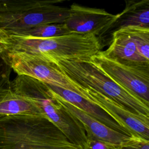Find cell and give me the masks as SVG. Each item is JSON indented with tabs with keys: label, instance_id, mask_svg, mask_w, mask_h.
<instances>
[{
	"label": "cell",
	"instance_id": "20",
	"mask_svg": "<svg viewBox=\"0 0 149 149\" xmlns=\"http://www.w3.org/2000/svg\"><path fill=\"white\" fill-rule=\"evenodd\" d=\"M5 36V34L3 33V31H2L1 29H0V40L3 38Z\"/></svg>",
	"mask_w": 149,
	"mask_h": 149
},
{
	"label": "cell",
	"instance_id": "8",
	"mask_svg": "<svg viewBox=\"0 0 149 149\" xmlns=\"http://www.w3.org/2000/svg\"><path fill=\"white\" fill-rule=\"evenodd\" d=\"M76 85L81 97L104 110L127 132L129 137L149 141V118L130 112L118 103L93 89Z\"/></svg>",
	"mask_w": 149,
	"mask_h": 149
},
{
	"label": "cell",
	"instance_id": "16",
	"mask_svg": "<svg viewBox=\"0 0 149 149\" xmlns=\"http://www.w3.org/2000/svg\"><path fill=\"white\" fill-rule=\"evenodd\" d=\"M123 29L130 36L141 56L149 61V29L139 27Z\"/></svg>",
	"mask_w": 149,
	"mask_h": 149
},
{
	"label": "cell",
	"instance_id": "13",
	"mask_svg": "<svg viewBox=\"0 0 149 149\" xmlns=\"http://www.w3.org/2000/svg\"><path fill=\"white\" fill-rule=\"evenodd\" d=\"M101 53L109 58L123 61L149 62L139 54L135 43L123 29L112 34L108 48L101 51Z\"/></svg>",
	"mask_w": 149,
	"mask_h": 149
},
{
	"label": "cell",
	"instance_id": "10",
	"mask_svg": "<svg viewBox=\"0 0 149 149\" xmlns=\"http://www.w3.org/2000/svg\"><path fill=\"white\" fill-rule=\"evenodd\" d=\"M124 9L116 15L115 20L100 39L102 46L109 44L112 34L123 28L139 27L149 29V1H126Z\"/></svg>",
	"mask_w": 149,
	"mask_h": 149
},
{
	"label": "cell",
	"instance_id": "1",
	"mask_svg": "<svg viewBox=\"0 0 149 149\" xmlns=\"http://www.w3.org/2000/svg\"><path fill=\"white\" fill-rule=\"evenodd\" d=\"M0 149L82 148L45 116L23 115L0 118Z\"/></svg>",
	"mask_w": 149,
	"mask_h": 149
},
{
	"label": "cell",
	"instance_id": "7",
	"mask_svg": "<svg viewBox=\"0 0 149 149\" xmlns=\"http://www.w3.org/2000/svg\"><path fill=\"white\" fill-rule=\"evenodd\" d=\"M0 55L17 75L27 76L81 95L76 85L66 77L51 59L37 55L3 51H0Z\"/></svg>",
	"mask_w": 149,
	"mask_h": 149
},
{
	"label": "cell",
	"instance_id": "11",
	"mask_svg": "<svg viewBox=\"0 0 149 149\" xmlns=\"http://www.w3.org/2000/svg\"><path fill=\"white\" fill-rule=\"evenodd\" d=\"M53 93L59 102L82 123L87 138L119 145L130 137L105 126Z\"/></svg>",
	"mask_w": 149,
	"mask_h": 149
},
{
	"label": "cell",
	"instance_id": "6",
	"mask_svg": "<svg viewBox=\"0 0 149 149\" xmlns=\"http://www.w3.org/2000/svg\"><path fill=\"white\" fill-rule=\"evenodd\" d=\"M90 61L119 86L149 107V62H134L109 58L101 51Z\"/></svg>",
	"mask_w": 149,
	"mask_h": 149
},
{
	"label": "cell",
	"instance_id": "12",
	"mask_svg": "<svg viewBox=\"0 0 149 149\" xmlns=\"http://www.w3.org/2000/svg\"><path fill=\"white\" fill-rule=\"evenodd\" d=\"M46 84L55 94L61 97L63 100L72 105L84 112L89 116L111 129L129 136L127 132L108 113L97 105L83 98L80 95L70 90H65L52 84Z\"/></svg>",
	"mask_w": 149,
	"mask_h": 149
},
{
	"label": "cell",
	"instance_id": "9",
	"mask_svg": "<svg viewBox=\"0 0 149 149\" xmlns=\"http://www.w3.org/2000/svg\"><path fill=\"white\" fill-rule=\"evenodd\" d=\"M115 17L116 15L104 9L73 3L69 8V15L64 23L72 33L93 34L100 40Z\"/></svg>",
	"mask_w": 149,
	"mask_h": 149
},
{
	"label": "cell",
	"instance_id": "3",
	"mask_svg": "<svg viewBox=\"0 0 149 149\" xmlns=\"http://www.w3.org/2000/svg\"><path fill=\"white\" fill-rule=\"evenodd\" d=\"M15 94L33 101L73 144L86 149L87 137L82 123L65 108L48 86L36 79L17 75L10 82Z\"/></svg>",
	"mask_w": 149,
	"mask_h": 149
},
{
	"label": "cell",
	"instance_id": "17",
	"mask_svg": "<svg viewBox=\"0 0 149 149\" xmlns=\"http://www.w3.org/2000/svg\"><path fill=\"white\" fill-rule=\"evenodd\" d=\"M120 149H149V141L130 137L123 143L119 144Z\"/></svg>",
	"mask_w": 149,
	"mask_h": 149
},
{
	"label": "cell",
	"instance_id": "15",
	"mask_svg": "<svg viewBox=\"0 0 149 149\" xmlns=\"http://www.w3.org/2000/svg\"><path fill=\"white\" fill-rule=\"evenodd\" d=\"M70 34L72 33L69 31L65 23H49L17 30L5 34L36 38H48Z\"/></svg>",
	"mask_w": 149,
	"mask_h": 149
},
{
	"label": "cell",
	"instance_id": "5",
	"mask_svg": "<svg viewBox=\"0 0 149 149\" xmlns=\"http://www.w3.org/2000/svg\"><path fill=\"white\" fill-rule=\"evenodd\" d=\"M62 0H0V29L5 34L42 24L64 23L69 8Z\"/></svg>",
	"mask_w": 149,
	"mask_h": 149
},
{
	"label": "cell",
	"instance_id": "4",
	"mask_svg": "<svg viewBox=\"0 0 149 149\" xmlns=\"http://www.w3.org/2000/svg\"><path fill=\"white\" fill-rule=\"evenodd\" d=\"M49 59L53 61L63 74L76 84L93 89L130 112L149 118V107L108 77L90 60Z\"/></svg>",
	"mask_w": 149,
	"mask_h": 149
},
{
	"label": "cell",
	"instance_id": "14",
	"mask_svg": "<svg viewBox=\"0 0 149 149\" xmlns=\"http://www.w3.org/2000/svg\"><path fill=\"white\" fill-rule=\"evenodd\" d=\"M43 116L31 101L15 94L9 88H0V118L13 115Z\"/></svg>",
	"mask_w": 149,
	"mask_h": 149
},
{
	"label": "cell",
	"instance_id": "2",
	"mask_svg": "<svg viewBox=\"0 0 149 149\" xmlns=\"http://www.w3.org/2000/svg\"><path fill=\"white\" fill-rule=\"evenodd\" d=\"M102 48L93 34L72 33L48 38H36L5 34L0 40V51L24 52L48 59L90 61Z\"/></svg>",
	"mask_w": 149,
	"mask_h": 149
},
{
	"label": "cell",
	"instance_id": "19",
	"mask_svg": "<svg viewBox=\"0 0 149 149\" xmlns=\"http://www.w3.org/2000/svg\"><path fill=\"white\" fill-rule=\"evenodd\" d=\"M88 142L86 149H120L119 145L87 138Z\"/></svg>",
	"mask_w": 149,
	"mask_h": 149
},
{
	"label": "cell",
	"instance_id": "18",
	"mask_svg": "<svg viewBox=\"0 0 149 149\" xmlns=\"http://www.w3.org/2000/svg\"><path fill=\"white\" fill-rule=\"evenodd\" d=\"M10 72L11 68L4 62L0 55V88L10 87Z\"/></svg>",
	"mask_w": 149,
	"mask_h": 149
}]
</instances>
